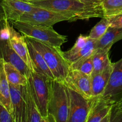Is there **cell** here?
<instances>
[{"label": "cell", "mask_w": 122, "mask_h": 122, "mask_svg": "<svg viewBox=\"0 0 122 122\" xmlns=\"http://www.w3.org/2000/svg\"><path fill=\"white\" fill-rule=\"evenodd\" d=\"M4 67L9 83L15 85H27L28 78L24 75L16 67L9 62L4 61Z\"/></svg>", "instance_id": "cell-22"}, {"label": "cell", "mask_w": 122, "mask_h": 122, "mask_svg": "<svg viewBox=\"0 0 122 122\" xmlns=\"http://www.w3.org/2000/svg\"><path fill=\"white\" fill-rule=\"evenodd\" d=\"M113 71V63L102 71L91 76L92 97L101 95L107 86Z\"/></svg>", "instance_id": "cell-16"}, {"label": "cell", "mask_w": 122, "mask_h": 122, "mask_svg": "<svg viewBox=\"0 0 122 122\" xmlns=\"http://www.w3.org/2000/svg\"><path fill=\"white\" fill-rule=\"evenodd\" d=\"M2 6L5 18L10 21H19L24 14L34 11L39 8L22 0H2Z\"/></svg>", "instance_id": "cell-14"}, {"label": "cell", "mask_w": 122, "mask_h": 122, "mask_svg": "<svg viewBox=\"0 0 122 122\" xmlns=\"http://www.w3.org/2000/svg\"><path fill=\"white\" fill-rule=\"evenodd\" d=\"M5 19V15L2 6V0H0V21Z\"/></svg>", "instance_id": "cell-30"}, {"label": "cell", "mask_w": 122, "mask_h": 122, "mask_svg": "<svg viewBox=\"0 0 122 122\" xmlns=\"http://www.w3.org/2000/svg\"><path fill=\"white\" fill-rule=\"evenodd\" d=\"M79 1L85 4H88L100 5L104 0H79Z\"/></svg>", "instance_id": "cell-29"}, {"label": "cell", "mask_w": 122, "mask_h": 122, "mask_svg": "<svg viewBox=\"0 0 122 122\" xmlns=\"http://www.w3.org/2000/svg\"><path fill=\"white\" fill-rule=\"evenodd\" d=\"M102 97L113 101H122V58L113 63V71Z\"/></svg>", "instance_id": "cell-11"}, {"label": "cell", "mask_w": 122, "mask_h": 122, "mask_svg": "<svg viewBox=\"0 0 122 122\" xmlns=\"http://www.w3.org/2000/svg\"><path fill=\"white\" fill-rule=\"evenodd\" d=\"M24 36L25 39L28 41L44 57L54 77V79L64 82L70 71V65L62 55L61 49L39 41L34 38L26 36Z\"/></svg>", "instance_id": "cell-3"}, {"label": "cell", "mask_w": 122, "mask_h": 122, "mask_svg": "<svg viewBox=\"0 0 122 122\" xmlns=\"http://www.w3.org/2000/svg\"><path fill=\"white\" fill-rule=\"evenodd\" d=\"M110 50L108 48L95 49L92 54V62L94 70L92 75L102 71L112 63L110 59Z\"/></svg>", "instance_id": "cell-21"}, {"label": "cell", "mask_w": 122, "mask_h": 122, "mask_svg": "<svg viewBox=\"0 0 122 122\" xmlns=\"http://www.w3.org/2000/svg\"><path fill=\"white\" fill-rule=\"evenodd\" d=\"M14 122H26L25 86L9 83Z\"/></svg>", "instance_id": "cell-13"}, {"label": "cell", "mask_w": 122, "mask_h": 122, "mask_svg": "<svg viewBox=\"0 0 122 122\" xmlns=\"http://www.w3.org/2000/svg\"><path fill=\"white\" fill-rule=\"evenodd\" d=\"M110 26L109 19L107 17H103L97 25L93 27L89 33V38L94 40H98L104 35Z\"/></svg>", "instance_id": "cell-25"}, {"label": "cell", "mask_w": 122, "mask_h": 122, "mask_svg": "<svg viewBox=\"0 0 122 122\" xmlns=\"http://www.w3.org/2000/svg\"><path fill=\"white\" fill-rule=\"evenodd\" d=\"M4 63V60L0 58V102L5 106L12 115L10 89L9 82L5 72Z\"/></svg>", "instance_id": "cell-19"}, {"label": "cell", "mask_w": 122, "mask_h": 122, "mask_svg": "<svg viewBox=\"0 0 122 122\" xmlns=\"http://www.w3.org/2000/svg\"><path fill=\"white\" fill-rule=\"evenodd\" d=\"M0 122H14L11 114L0 102Z\"/></svg>", "instance_id": "cell-27"}, {"label": "cell", "mask_w": 122, "mask_h": 122, "mask_svg": "<svg viewBox=\"0 0 122 122\" xmlns=\"http://www.w3.org/2000/svg\"><path fill=\"white\" fill-rule=\"evenodd\" d=\"M122 39V27L109 26L104 35L96 41L95 50L98 48L111 49L113 44Z\"/></svg>", "instance_id": "cell-18"}, {"label": "cell", "mask_w": 122, "mask_h": 122, "mask_svg": "<svg viewBox=\"0 0 122 122\" xmlns=\"http://www.w3.org/2000/svg\"><path fill=\"white\" fill-rule=\"evenodd\" d=\"M101 7L104 16H113L122 12V0H104Z\"/></svg>", "instance_id": "cell-23"}, {"label": "cell", "mask_w": 122, "mask_h": 122, "mask_svg": "<svg viewBox=\"0 0 122 122\" xmlns=\"http://www.w3.org/2000/svg\"><path fill=\"white\" fill-rule=\"evenodd\" d=\"M63 82L67 86L76 91L85 97L89 99L92 97L91 80L89 75L70 69Z\"/></svg>", "instance_id": "cell-12"}, {"label": "cell", "mask_w": 122, "mask_h": 122, "mask_svg": "<svg viewBox=\"0 0 122 122\" xmlns=\"http://www.w3.org/2000/svg\"><path fill=\"white\" fill-rule=\"evenodd\" d=\"M9 30L10 40L12 48L17 54L25 62L30 70L33 71L27 44L25 36L20 34L19 31L17 32L11 23L9 26Z\"/></svg>", "instance_id": "cell-15"}, {"label": "cell", "mask_w": 122, "mask_h": 122, "mask_svg": "<svg viewBox=\"0 0 122 122\" xmlns=\"http://www.w3.org/2000/svg\"><path fill=\"white\" fill-rule=\"evenodd\" d=\"M109 122H122V101L115 102L113 105Z\"/></svg>", "instance_id": "cell-26"}, {"label": "cell", "mask_w": 122, "mask_h": 122, "mask_svg": "<svg viewBox=\"0 0 122 122\" xmlns=\"http://www.w3.org/2000/svg\"><path fill=\"white\" fill-rule=\"evenodd\" d=\"M25 101L26 122H45L30 92L27 84L25 86Z\"/></svg>", "instance_id": "cell-20"}, {"label": "cell", "mask_w": 122, "mask_h": 122, "mask_svg": "<svg viewBox=\"0 0 122 122\" xmlns=\"http://www.w3.org/2000/svg\"><path fill=\"white\" fill-rule=\"evenodd\" d=\"M26 41L27 44L29 56L30 57L33 71L38 73L45 75L52 80L54 79V77L50 70V68L46 64L40 52H38L35 48L34 46L28 41Z\"/></svg>", "instance_id": "cell-17"}, {"label": "cell", "mask_w": 122, "mask_h": 122, "mask_svg": "<svg viewBox=\"0 0 122 122\" xmlns=\"http://www.w3.org/2000/svg\"><path fill=\"white\" fill-rule=\"evenodd\" d=\"M96 41L88 36L80 35L73 47L67 51H61L62 55L70 65L81 58L91 56L95 50Z\"/></svg>", "instance_id": "cell-10"}, {"label": "cell", "mask_w": 122, "mask_h": 122, "mask_svg": "<svg viewBox=\"0 0 122 122\" xmlns=\"http://www.w3.org/2000/svg\"><path fill=\"white\" fill-rule=\"evenodd\" d=\"M29 2L66 15L70 21L104 17L101 5L88 4L79 0H30Z\"/></svg>", "instance_id": "cell-1"}, {"label": "cell", "mask_w": 122, "mask_h": 122, "mask_svg": "<svg viewBox=\"0 0 122 122\" xmlns=\"http://www.w3.org/2000/svg\"><path fill=\"white\" fill-rule=\"evenodd\" d=\"M112 27H122V12L117 15L108 17Z\"/></svg>", "instance_id": "cell-28"}, {"label": "cell", "mask_w": 122, "mask_h": 122, "mask_svg": "<svg viewBox=\"0 0 122 122\" xmlns=\"http://www.w3.org/2000/svg\"><path fill=\"white\" fill-rule=\"evenodd\" d=\"M70 97L69 116L67 122H86L89 99L68 87Z\"/></svg>", "instance_id": "cell-9"}, {"label": "cell", "mask_w": 122, "mask_h": 122, "mask_svg": "<svg viewBox=\"0 0 122 122\" xmlns=\"http://www.w3.org/2000/svg\"><path fill=\"white\" fill-rule=\"evenodd\" d=\"M22 1H27V2H29V1H30V0H22Z\"/></svg>", "instance_id": "cell-31"}, {"label": "cell", "mask_w": 122, "mask_h": 122, "mask_svg": "<svg viewBox=\"0 0 122 122\" xmlns=\"http://www.w3.org/2000/svg\"><path fill=\"white\" fill-rule=\"evenodd\" d=\"M69 104L70 97L68 87L64 82L52 80L46 122H67Z\"/></svg>", "instance_id": "cell-2"}, {"label": "cell", "mask_w": 122, "mask_h": 122, "mask_svg": "<svg viewBox=\"0 0 122 122\" xmlns=\"http://www.w3.org/2000/svg\"><path fill=\"white\" fill-rule=\"evenodd\" d=\"M52 79L35 71H31L28 77L27 86L42 117L46 122L48 104Z\"/></svg>", "instance_id": "cell-5"}, {"label": "cell", "mask_w": 122, "mask_h": 122, "mask_svg": "<svg viewBox=\"0 0 122 122\" xmlns=\"http://www.w3.org/2000/svg\"><path fill=\"white\" fill-rule=\"evenodd\" d=\"M10 24L7 19L0 21V58L11 63L28 78L32 71L12 48L10 40Z\"/></svg>", "instance_id": "cell-6"}, {"label": "cell", "mask_w": 122, "mask_h": 122, "mask_svg": "<svg viewBox=\"0 0 122 122\" xmlns=\"http://www.w3.org/2000/svg\"><path fill=\"white\" fill-rule=\"evenodd\" d=\"M9 21L23 35L34 38L57 48L61 49V46L67 41L66 36L58 33L52 26L33 25L21 21Z\"/></svg>", "instance_id": "cell-4"}, {"label": "cell", "mask_w": 122, "mask_h": 122, "mask_svg": "<svg viewBox=\"0 0 122 122\" xmlns=\"http://www.w3.org/2000/svg\"><path fill=\"white\" fill-rule=\"evenodd\" d=\"M70 69L79 70L86 75L91 76L94 70L92 54L89 57L81 58L70 64Z\"/></svg>", "instance_id": "cell-24"}, {"label": "cell", "mask_w": 122, "mask_h": 122, "mask_svg": "<svg viewBox=\"0 0 122 122\" xmlns=\"http://www.w3.org/2000/svg\"><path fill=\"white\" fill-rule=\"evenodd\" d=\"M114 102L101 95L89 98L86 122H109L111 110Z\"/></svg>", "instance_id": "cell-8"}, {"label": "cell", "mask_w": 122, "mask_h": 122, "mask_svg": "<svg viewBox=\"0 0 122 122\" xmlns=\"http://www.w3.org/2000/svg\"><path fill=\"white\" fill-rule=\"evenodd\" d=\"M19 21L33 25L52 26L61 21H70V19L58 13L39 7L34 11L24 14Z\"/></svg>", "instance_id": "cell-7"}]
</instances>
